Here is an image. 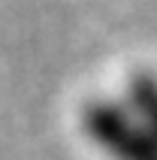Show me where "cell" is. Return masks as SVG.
I'll use <instances>...</instances> for the list:
<instances>
[{"mask_svg":"<svg viewBox=\"0 0 157 160\" xmlns=\"http://www.w3.org/2000/svg\"><path fill=\"white\" fill-rule=\"evenodd\" d=\"M82 130L109 160H157V136L124 100H91L82 109Z\"/></svg>","mask_w":157,"mask_h":160,"instance_id":"6da1fadb","label":"cell"},{"mask_svg":"<svg viewBox=\"0 0 157 160\" xmlns=\"http://www.w3.org/2000/svg\"><path fill=\"white\" fill-rule=\"evenodd\" d=\"M124 103L157 136V72H148V70L133 72L127 79V88H124Z\"/></svg>","mask_w":157,"mask_h":160,"instance_id":"7a4b0ae2","label":"cell"}]
</instances>
